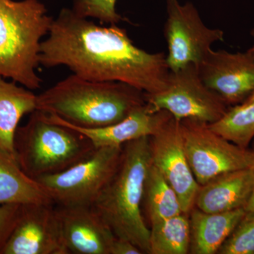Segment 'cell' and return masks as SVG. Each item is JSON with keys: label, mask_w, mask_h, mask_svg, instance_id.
Here are the masks:
<instances>
[{"label": "cell", "mask_w": 254, "mask_h": 254, "mask_svg": "<svg viewBox=\"0 0 254 254\" xmlns=\"http://www.w3.org/2000/svg\"><path fill=\"white\" fill-rule=\"evenodd\" d=\"M205 86L229 106L245 101L254 92V54L210 50L198 66Z\"/></svg>", "instance_id": "7c38bea8"}, {"label": "cell", "mask_w": 254, "mask_h": 254, "mask_svg": "<svg viewBox=\"0 0 254 254\" xmlns=\"http://www.w3.org/2000/svg\"><path fill=\"white\" fill-rule=\"evenodd\" d=\"M123 146L96 148L90 156L71 168L36 181L55 205L91 207L118 168Z\"/></svg>", "instance_id": "8992f818"}, {"label": "cell", "mask_w": 254, "mask_h": 254, "mask_svg": "<svg viewBox=\"0 0 254 254\" xmlns=\"http://www.w3.org/2000/svg\"><path fill=\"white\" fill-rule=\"evenodd\" d=\"M251 35H252V36L254 38V28L252 30V32H251Z\"/></svg>", "instance_id": "83f0119b"}, {"label": "cell", "mask_w": 254, "mask_h": 254, "mask_svg": "<svg viewBox=\"0 0 254 254\" xmlns=\"http://www.w3.org/2000/svg\"><path fill=\"white\" fill-rule=\"evenodd\" d=\"M246 213L245 208L223 213H206L193 208L190 214V253L214 254L230 236Z\"/></svg>", "instance_id": "2e32d148"}, {"label": "cell", "mask_w": 254, "mask_h": 254, "mask_svg": "<svg viewBox=\"0 0 254 254\" xmlns=\"http://www.w3.org/2000/svg\"><path fill=\"white\" fill-rule=\"evenodd\" d=\"M209 127L228 141L248 148L254 139V92L245 101L230 107L220 120Z\"/></svg>", "instance_id": "44dd1931"}, {"label": "cell", "mask_w": 254, "mask_h": 254, "mask_svg": "<svg viewBox=\"0 0 254 254\" xmlns=\"http://www.w3.org/2000/svg\"><path fill=\"white\" fill-rule=\"evenodd\" d=\"M218 254H254V211H246Z\"/></svg>", "instance_id": "7402d4cb"}, {"label": "cell", "mask_w": 254, "mask_h": 254, "mask_svg": "<svg viewBox=\"0 0 254 254\" xmlns=\"http://www.w3.org/2000/svg\"><path fill=\"white\" fill-rule=\"evenodd\" d=\"M167 11L164 36L168 43L169 69L177 71L189 64L198 67L212 45L223 41L224 32L207 27L192 3L180 4L178 0H167Z\"/></svg>", "instance_id": "9c48e42d"}, {"label": "cell", "mask_w": 254, "mask_h": 254, "mask_svg": "<svg viewBox=\"0 0 254 254\" xmlns=\"http://www.w3.org/2000/svg\"><path fill=\"white\" fill-rule=\"evenodd\" d=\"M254 187V167L222 174L200 186L194 207L206 213L246 209Z\"/></svg>", "instance_id": "9a60e30c"}, {"label": "cell", "mask_w": 254, "mask_h": 254, "mask_svg": "<svg viewBox=\"0 0 254 254\" xmlns=\"http://www.w3.org/2000/svg\"><path fill=\"white\" fill-rule=\"evenodd\" d=\"M143 201L150 223L183 213L176 192L152 163L145 177Z\"/></svg>", "instance_id": "d6986e66"}, {"label": "cell", "mask_w": 254, "mask_h": 254, "mask_svg": "<svg viewBox=\"0 0 254 254\" xmlns=\"http://www.w3.org/2000/svg\"><path fill=\"white\" fill-rule=\"evenodd\" d=\"M248 50H250L251 53H254V46L252 47V48H251L250 49H249Z\"/></svg>", "instance_id": "4316f807"}, {"label": "cell", "mask_w": 254, "mask_h": 254, "mask_svg": "<svg viewBox=\"0 0 254 254\" xmlns=\"http://www.w3.org/2000/svg\"><path fill=\"white\" fill-rule=\"evenodd\" d=\"M21 207V204H6L0 206V249L14 227Z\"/></svg>", "instance_id": "cb8c5ba5"}, {"label": "cell", "mask_w": 254, "mask_h": 254, "mask_svg": "<svg viewBox=\"0 0 254 254\" xmlns=\"http://www.w3.org/2000/svg\"><path fill=\"white\" fill-rule=\"evenodd\" d=\"M142 252L137 246L128 240L116 237L112 245L110 254H142Z\"/></svg>", "instance_id": "d4e9b609"}, {"label": "cell", "mask_w": 254, "mask_h": 254, "mask_svg": "<svg viewBox=\"0 0 254 254\" xmlns=\"http://www.w3.org/2000/svg\"><path fill=\"white\" fill-rule=\"evenodd\" d=\"M151 163L150 137L127 142L115 173L91 208L118 238L149 254L150 229L141 212L143 188Z\"/></svg>", "instance_id": "3957f363"}, {"label": "cell", "mask_w": 254, "mask_h": 254, "mask_svg": "<svg viewBox=\"0 0 254 254\" xmlns=\"http://www.w3.org/2000/svg\"><path fill=\"white\" fill-rule=\"evenodd\" d=\"M145 92L120 81L71 74L37 95L36 110L83 128L108 126L146 104Z\"/></svg>", "instance_id": "7a4b0ae2"}, {"label": "cell", "mask_w": 254, "mask_h": 254, "mask_svg": "<svg viewBox=\"0 0 254 254\" xmlns=\"http://www.w3.org/2000/svg\"><path fill=\"white\" fill-rule=\"evenodd\" d=\"M254 152V139L252 141V146L251 148ZM246 211H254V187L253 192H252V196H251L250 201L246 207Z\"/></svg>", "instance_id": "484cf974"}, {"label": "cell", "mask_w": 254, "mask_h": 254, "mask_svg": "<svg viewBox=\"0 0 254 254\" xmlns=\"http://www.w3.org/2000/svg\"><path fill=\"white\" fill-rule=\"evenodd\" d=\"M14 148L20 168L34 180L61 173L96 149L84 135L51 121L46 113L38 110L31 113L26 125L18 127Z\"/></svg>", "instance_id": "5b68a950"}, {"label": "cell", "mask_w": 254, "mask_h": 254, "mask_svg": "<svg viewBox=\"0 0 254 254\" xmlns=\"http://www.w3.org/2000/svg\"><path fill=\"white\" fill-rule=\"evenodd\" d=\"M118 0H73L72 9L82 17L95 18L100 22L117 24L123 21L117 12Z\"/></svg>", "instance_id": "603a6c76"}, {"label": "cell", "mask_w": 254, "mask_h": 254, "mask_svg": "<svg viewBox=\"0 0 254 254\" xmlns=\"http://www.w3.org/2000/svg\"><path fill=\"white\" fill-rule=\"evenodd\" d=\"M53 20L39 0H0V76L31 91L41 88L40 50Z\"/></svg>", "instance_id": "277c9868"}, {"label": "cell", "mask_w": 254, "mask_h": 254, "mask_svg": "<svg viewBox=\"0 0 254 254\" xmlns=\"http://www.w3.org/2000/svg\"><path fill=\"white\" fill-rule=\"evenodd\" d=\"M48 119L55 123L71 127L84 135L95 148L121 146L127 142L145 136H151L164 123L173 115L165 110L153 112L148 104L138 108L127 118L118 123L97 128H83L74 126L58 118L48 115Z\"/></svg>", "instance_id": "5bb4252c"}, {"label": "cell", "mask_w": 254, "mask_h": 254, "mask_svg": "<svg viewBox=\"0 0 254 254\" xmlns=\"http://www.w3.org/2000/svg\"><path fill=\"white\" fill-rule=\"evenodd\" d=\"M66 254H110L116 237L91 207L55 205Z\"/></svg>", "instance_id": "4fadbf2b"}, {"label": "cell", "mask_w": 254, "mask_h": 254, "mask_svg": "<svg viewBox=\"0 0 254 254\" xmlns=\"http://www.w3.org/2000/svg\"><path fill=\"white\" fill-rule=\"evenodd\" d=\"M190 229L188 214L150 223V254H187L190 252Z\"/></svg>", "instance_id": "ffe728a7"}, {"label": "cell", "mask_w": 254, "mask_h": 254, "mask_svg": "<svg viewBox=\"0 0 254 254\" xmlns=\"http://www.w3.org/2000/svg\"><path fill=\"white\" fill-rule=\"evenodd\" d=\"M151 163L173 187L180 199L182 211L190 214L194 208L199 190L187 160L182 141L180 121L168 119L150 136Z\"/></svg>", "instance_id": "30bf717a"}, {"label": "cell", "mask_w": 254, "mask_h": 254, "mask_svg": "<svg viewBox=\"0 0 254 254\" xmlns=\"http://www.w3.org/2000/svg\"><path fill=\"white\" fill-rule=\"evenodd\" d=\"M187 160L199 185L230 172L254 166V152L228 141L209 127L191 119L180 121Z\"/></svg>", "instance_id": "ba28073f"}, {"label": "cell", "mask_w": 254, "mask_h": 254, "mask_svg": "<svg viewBox=\"0 0 254 254\" xmlns=\"http://www.w3.org/2000/svg\"><path fill=\"white\" fill-rule=\"evenodd\" d=\"M27 203H54L36 180L23 173L15 159L0 150V206Z\"/></svg>", "instance_id": "ac0fdd59"}, {"label": "cell", "mask_w": 254, "mask_h": 254, "mask_svg": "<svg viewBox=\"0 0 254 254\" xmlns=\"http://www.w3.org/2000/svg\"><path fill=\"white\" fill-rule=\"evenodd\" d=\"M166 58L138 48L117 24L99 26L63 8L42 41L39 63L47 68L66 66L88 81L123 82L153 94L165 86Z\"/></svg>", "instance_id": "6da1fadb"}, {"label": "cell", "mask_w": 254, "mask_h": 254, "mask_svg": "<svg viewBox=\"0 0 254 254\" xmlns=\"http://www.w3.org/2000/svg\"><path fill=\"white\" fill-rule=\"evenodd\" d=\"M146 95L152 111L165 110L179 120L191 119L210 125L216 123L228 110V105L200 78L198 67L189 64L170 71L161 91Z\"/></svg>", "instance_id": "52a82bcc"}, {"label": "cell", "mask_w": 254, "mask_h": 254, "mask_svg": "<svg viewBox=\"0 0 254 254\" xmlns=\"http://www.w3.org/2000/svg\"><path fill=\"white\" fill-rule=\"evenodd\" d=\"M4 78L0 76V150L16 160L15 133L21 118L36 110L37 95Z\"/></svg>", "instance_id": "e0dca14e"}, {"label": "cell", "mask_w": 254, "mask_h": 254, "mask_svg": "<svg viewBox=\"0 0 254 254\" xmlns=\"http://www.w3.org/2000/svg\"><path fill=\"white\" fill-rule=\"evenodd\" d=\"M0 254H66L54 203L21 205Z\"/></svg>", "instance_id": "8fae6325"}]
</instances>
